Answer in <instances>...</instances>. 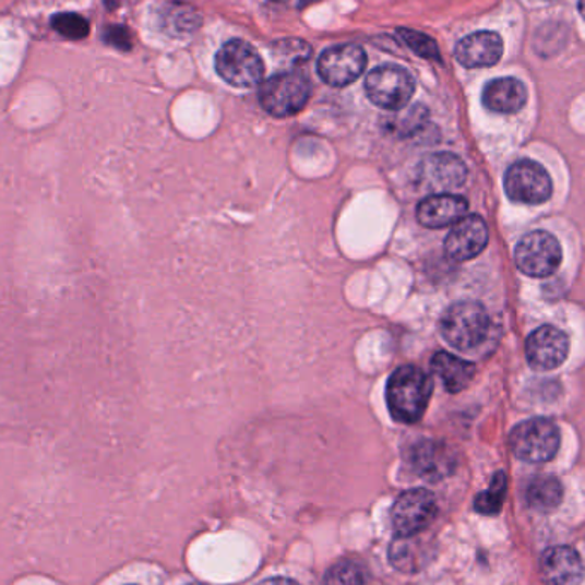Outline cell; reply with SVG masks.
<instances>
[{
    "label": "cell",
    "mask_w": 585,
    "mask_h": 585,
    "mask_svg": "<svg viewBox=\"0 0 585 585\" xmlns=\"http://www.w3.org/2000/svg\"><path fill=\"white\" fill-rule=\"evenodd\" d=\"M367 68V53L358 45H337L322 53L317 69L329 86L345 87L355 83Z\"/></svg>",
    "instance_id": "obj_10"
},
{
    "label": "cell",
    "mask_w": 585,
    "mask_h": 585,
    "mask_svg": "<svg viewBox=\"0 0 585 585\" xmlns=\"http://www.w3.org/2000/svg\"><path fill=\"white\" fill-rule=\"evenodd\" d=\"M52 28L69 40H83L89 33V24L80 14L62 12L52 20Z\"/></svg>",
    "instance_id": "obj_24"
},
{
    "label": "cell",
    "mask_w": 585,
    "mask_h": 585,
    "mask_svg": "<svg viewBox=\"0 0 585 585\" xmlns=\"http://www.w3.org/2000/svg\"><path fill=\"white\" fill-rule=\"evenodd\" d=\"M539 570L546 585H578L584 578L581 554L569 546H554L546 550Z\"/></svg>",
    "instance_id": "obj_14"
},
{
    "label": "cell",
    "mask_w": 585,
    "mask_h": 585,
    "mask_svg": "<svg viewBox=\"0 0 585 585\" xmlns=\"http://www.w3.org/2000/svg\"><path fill=\"white\" fill-rule=\"evenodd\" d=\"M274 2H286V0H274Z\"/></svg>",
    "instance_id": "obj_30"
},
{
    "label": "cell",
    "mask_w": 585,
    "mask_h": 585,
    "mask_svg": "<svg viewBox=\"0 0 585 585\" xmlns=\"http://www.w3.org/2000/svg\"><path fill=\"white\" fill-rule=\"evenodd\" d=\"M560 430L550 419L533 418L512 430L511 449L515 457L526 463H548L560 449Z\"/></svg>",
    "instance_id": "obj_4"
},
{
    "label": "cell",
    "mask_w": 585,
    "mask_h": 585,
    "mask_svg": "<svg viewBox=\"0 0 585 585\" xmlns=\"http://www.w3.org/2000/svg\"><path fill=\"white\" fill-rule=\"evenodd\" d=\"M216 71L231 86L252 87L264 77V62L252 45L231 40L219 48Z\"/></svg>",
    "instance_id": "obj_5"
},
{
    "label": "cell",
    "mask_w": 585,
    "mask_h": 585,
    "mask_svg": "<svg viewBox=\"0 0 585 585\" xmlns=\"http://www.w3.org/2000/svg\"><path fill=\"white\" fill-rule=\"evenodd\" d=\"M488 226L478 214H469L452 226L445 240V252L452 261L466 262L478 258L487 249Z\"/></svg>",
    "instance_id": "obj_13"
},
{
    "label": "cell",
    "mask_w": 585,
    "mask_h": 585,
    "mask_svg": "<svg viewBox=\"0 0 585 585\" xmlns=\"http://www.w3.org/2000/svg\"><path fill=\"white\" fill-rule=\"evenodd\" d=\"M415 80L406 69L384 65L368 74L365 92L377 107L384 110H401L415 95Z\"/></svg>",
    "instance_id": "obj_6"
},
{
    "label": "cell",
    "mask_w": 585,
    "mask_h": 585,
    "mask_svg": "<svg viewBox=\"0 0 585 585\" xmlns=\"http://www.w3.org/2000/svg\"><path fill=\"white\" fill-rule=\"evenodd\" d=\"M548 2H557V0H548Z\"/></svg>",
    "instance_id": "obj_31"
},
{
    "label": "cell",
    "mask_w": 585,
    "mask_h": 585,
    "mask_svg": "<svg viewBox=\"0 0 585 585\" xmlns=\"http://www.w3.org/2000/svg\"><path fill=\"white\" fill-rule=\"evenodd\" d=\"M578 9H581L582 16L585 17V0H581V2H578Z\"/></svg>",
    "instance_id": "obj_28"
},
{
    "label": "cell",
    "mask_w": 585,
    "mask_h": 585,
    "mask_svg": "<svg viewBox=\"0 0 585 585\" xmlns=\"http://www.w3.org/2000/svg\"><path fill=\"white\" fill-rule=\"evenodd\" d=\"M401 38L404 44L411 48L413 52L418 53L425 59L440 60L439 45L433 38L423 35V33L415 32V29H399Z\"/></svg>",
    "instance_id": "obj_25"
},
{
    "label": "cell",
    "mask_w": 585,
    "mask_h": 585,
    "mask_svg": "<svg viewBox=\"0 0 585 585\" xmlns=\"http://www.w3.org/2000/svg\"><path fill=\"white\" fill-rule=\"evenodd\" d=\"M107 41L117 45L119 48H123V50L131 48V36L127 33V29L119 28V26L108 29Z\"/></svg>",
    "instance_id": "obj_26"
},
{
    "label": "cell",
    "mask_w": 585,
    "mask_h": 585,
    "mask_svg": "<svg viewBox=\"0 0 585 585\" xmlns=\"http://www.w3.org/2000/svg\"><path fill=\"white\" fill-rule=\"evenodd\" d=\"M502 38L493 32L473 33L455 47V59L469 69L491 68L502 59Z\"/></svg>",
    "instance_id": "obj_17"
},
{
    "label": "cell",
    "mask_w": 585,
    "mask_h": 585,
    "mask_svg": "<svg viewBox=\"0 0 585 585\" xmlns=\"http://www.w3.org/2000/svg\"><path fill=\"white\" fill-rule=\"evenodd\" d=\"M411 464L421 478L440 481L454 473L457 457L447 443L421 440L413 447Z\"/></svg>",
    "instance_id": "obj_15"
},
{
    "label": "cell",
    "mask_w": 585,
    "mask_h": 585,
    "mask_svg": "<svg viewBox=\"0 0 585 585\" xmlns=\"http://www.w3.org/2000/svg\"><path fill=\"white\" fill-rule=\"evenodd\" d=\"M467 210L469 202L461 195L435 194L419 202L416 218L425 228L440 230L463 219Z\"/></svg>",
    "instance_id": "obj_16"
},
{
    "label": "cell",
    "mask_w": 585,
    "mask_h": 585,
    "mask_svg": "<svg viewBox=\"0 0 585 585\" xmlns=\"http://www.w3.org/2000/svg\"><path fill=\"white\" fill-rule=\"evenodd\" d=\"M526 499L536 511H554L563 500L562 482L553 476H539L527 488Z\"/></svg>",
    "instance_id": "obj_20"
},
{
    "label": "cell",
    "mask_w": 585,
    "mask_h": 585,
    "mask_svg": "<svg viewBox=\"0 0 585 585\" xmlns=\"http://www.w3.org/2000/svg\"><path fill=\"white\" fill-rule=\"evenodd\" d=\"M527 89L515 77L491 81L482 92V104L497 114H515L526 105Z\"/></svg>",
    "instance_id": "obj_18"
},
{
    "label": "cell",
    "mask_w": 585,
    "mask_h": 585,
    "mask_svg": "<svg viewBox=\"0 0 585 585\" xmlns=\"http://www.w3.org/2000/svg\"><path fill=\"white\" fill-rule=\"evenodd\" d=\"M440 333L452 348L470 351L487 339L490 333V315L478 301H457L443 312Z\"/></svg>",
    "instance_id": "obj_2"
},
{
    "label": "cell",
    "mask_w": 585,
    "mask_h": 585,
    "mask_svg": "<svg viewBox=\"0 0 585 585\" xmlns=\"http://www.w3.org/2000/svg\"><path fill=\"white\" fill-rule=\"evenodd\" d=\"M569 336L553 325L536 329L526 341L527 361L539 372H548L560 367L569 358Z\"/></svg>",
    "instance_id": "obj_12"
},
{
    "label": "cell",
    "mask_w": 585,
    "mask_h": 585,
    "mask_svg": "<svg viewBox=\"0 0 585 585\" xmlns=\"http://www.w3.org/2000/svg\"><path fill=\"white\" fill-rule=\"evenodd\" d=\"M315 2V0H300V5H309Z\"/></svg>",
    "instance_id": "obj_29"
},
{
    "label": "cell",
    "mask_w": 585,
    "mask_h": 585,
    "mask_svg": "<svg viewBox=\"0 0 585 585\" xmlns=\"http://www.w3.org/2000/svg\"><path fill=\"white\" fill-rule=\"evenodd\" d=\"M365 572L360 563L341 560L327 570L324 585H363Z\"/></svg>",
    "instance_id": "obj_23"
},
{
    "label": "cell",
    "mask_w": 585,
    "mask_h": 585,
    "mask_svg": "<svg viewBox=\"0 0 585 585\" xmlns=\"http://www.w3.org/2000/svg\"><path fill=\"white\" fill-rule=\"evenodd\" d=\"M437 515V500L423 488L404 491L391 511L392 527L397 536L408 538L423 533Z\"/></svg>",
    "instance_id": "obj_9"
},
{
    "label": "cell",
    "mask_w": 585,
    "mask_h": 585,
    "mask_svg": "<svg viewBox=\"0 0 585 585\" xmlns=\"http://www.w3.org/2000/svg\"><path fill=\"white\" fill-rule=\"evenodd\" d=\"M187 585H202V584H187Z\"/></svg>",
    "instance_id": "obj_32"
},
{
    "label": "cell",
    "mask_w": 585,
    "mask_h": 585,
    "mask_svg": "<svg viewBox=\"0 0 585 585\" xmlns=\"http://www.w3.org/2000/svg\"><path fill=\"white\" fill-rule=\"evenodd\" d=\"M505 192L521 204H542L553 194V183L545 167L533 159H518L505 174Z\"/></svg>",
    "instance_id": "obj_8"
},
{
    "label": "cell",
    "mask_w": 585,
    "mask_h": 585,
    "mask_svg": "<svg viewBox=\"0 0 585 585\" xmlns=\"http://www.w3.org/2000/svg\"><path fill=\"white\" fill-rule=\"evenodd\" d=\"M433 394L431 377L415 365H404L387 382V406L392 418L404 425L418 423Z\"/></svg>",
    "instance_id": "obj_1"
},
{
    "label": "cell",
    "mask_w": 585,
    "mask_h": 585,
    "mask_svg": "<svg viewBox=\"0 0 585 585\" xmlns=\"http://www.w3.org/2000/svg\"><path fill=\"white\" fill-rule=\"evenodd\" d=\"M562 247L548 231H533L518 241L515 264L521 273L530 277H548L562 264Z\"/></svg>",
    "instance_id": "obj_7"
},
{
    "label": "cell",
    "mask_w": 585,
    "mask_h": 585,
    "mask_svg": "<svg viewBox=\"0 0 585 585\" xmlns=\"http://www.w3.org/2000/svg\"><path fill=\"white\" fill-rule=\"evenodd\" d=\"M310 93H312V87L303 74L282 72L262 84L259 99L267 114L286 119V117L297 116L307 107Z\"/></svg>",
    "instance_id": "obj_3"
},
{
    "label": "cell",
    "mask_w": 585,
    "mask_h": 585,
    "mask_svg": "<svg viewBox=\"0 0 585 585\" xmlns=\"http://www.w3.org/2000/svg\"><path fill=\"white\" fill-rule=\"evenodd\" d=\"M431 370L442 380L443 387L452 394L464 391L476 373L475 365L447 351H439L431 358Z\"/></svg>",
    "instance_id": "obj_19"
},
{
    "label": "cell",
    "mask_w": 585,
    "mask_h": 585,
    "mask_svg": "<svg viewBox=\"0 0 585 585\" xmlns=\"http://www.w3.org/2000/svg\"><path fill=\"white\" fill-rule=\"evenodd\" d=\"M506 494V476L505 473H497L491 479L490 488L487 491H482L476 497V511L479 514L497 515L502 511L503 500Z\"/></svg>",
    "instance_id": "obj_22"
},
{
    "label": "cell",
    "mask_w": 585,
    "mask_h": 585,
    "mask_svg": "<svg viewBox=\"0 0 585 585\" xmlns=\"http://www.w3.org/2000/svg\"><path fill=\"white\" fill-rule=\"evenodd\" d=\"M467 178V168L459 156L437 153L427 156L416 168V182L430 192H449L459 189Z\"/></svg>",
    "instance_id": "obj_11"
},
{
    "label": "cell",
    "mask_w": 585,
    "mask_h": 585,
    "mask_svg": "<svg viewBox=\"0 0 585 585\" xmlns=\"http://www.w3.org/2000/svg\"><path fill=\"white\" fill-rule=\"evenodd\" d=\"M261 585H300L298 582L291 581V578L274 577L270 581L262 582Z\"/></svg>",
    "instance_id": "obj_27"
},
{
    "label": "cell",
    "mask_w": 585,
    "mask_h": 585,
    "mask_svg": "<svg viewBox=\"0 0 585 585\" xmlns=\"http://www.w3.org/2000/svg\"><path fill=\"white\" fill-rule=\"evenodd\" d=\"M416 536H397V539L392 541L391 548H389V562L392 563L394 569L404 572V574H411L419 569V562H421V548L418 542L415 541Z\"/></svg>",
    "instance_id": "obj_21"
}]
</instances>
